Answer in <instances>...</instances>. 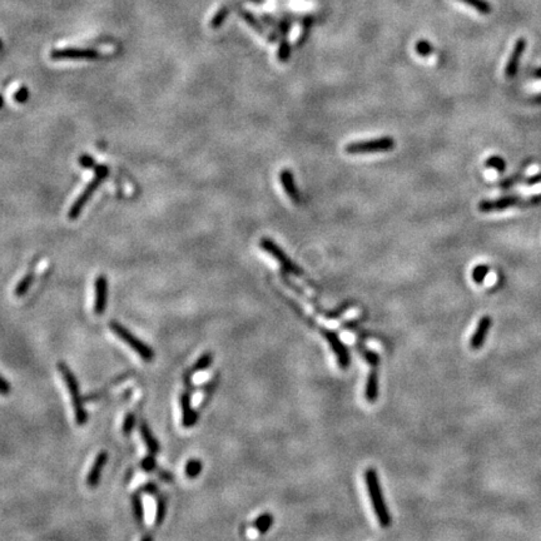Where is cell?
Masks as SVG:
<instances>
[{"label":"cell","instance_id":"obj_9","mask_svg":"<svg viewBox=\"0 0 541 541\" xmlns=\"http://www.w3.org/2000/svg\"><path fill=\"white\" fill-rule=\"evenodd\" d=\"M282 280H283V283H285V285L287 286V287L291 288L292 291L296 292L297 294H299V296H301L304 299H306V301H307L308 304L312 305V307L315 308V310L317 311L318 313H321L322 316H324V317H326V318H337V317H340V316L342 315L343 311H345V308L347 307V305H345V306H343V307H341L340 310L335 311V312H332V311L326 310V308L322 307V305L318 304L317 299H315V298H313V297L308 296V294L306 293V292L304 291V289H302L301 287H299L298 285H296V283H294L293 281L289 280V278L287 277V276L285 275V273H283V275H282Z\"/></svg>","mask_w":541,"mask_h":541},{"label":"cell","instance_id":"obj_3","mask_svg":"<svg viewBox=\"0 0 541 541\" xmlns=\"http://www.w3.org/2000/svg\"><path fill=\"white\" fill-rule=\"evenodd\" d=\"M109 328L118 338H121L126 345H128L135 353H138L145 362H151L154 358V351L152 347L145 345L140 338L134 336L129 329L117 321H110Z\"/></svg>","mask_w":541,"mask_h":541},{"label":"cell","instance_id":"obj_1","mask_svg":"<svg viewBox=\"0 0 541 541\" xmlns=\"http://www.w3.org/2000/svg\"><path fill=\"white\" fill-rule=\"evenodd\" d=\"M365 481H366V488L369 496L371 499V504L373 506V511L377 518L378 523L382 527H388L391 525V515L388 513L387 505L385 502L382 489H381L380 481H378L377 472L372 467L365 471Z\"/></svg>","mask_w":541,"mask_h":541},{"label":"cell","instance_id":"obj_37","mask_svg":"<svg viewBox=\"0 0 541 541\" xmlns=\"http://www.w3.org/2000/svg\"><path fill=\"white\" fill-rule=\"evenodd\" d=\"M10 391H12V386H10V383L8 382V381L5 380L2 375H0V395L7 396V395L10 394Z\"/></svg>","mask_w":541,"mask_h":541},{"label":"cell","instance_id":"obj_8","mask_svg":"<svg viewBox=\"0 0 541 541\" xmlns=\"http://www.w3.org/2000/svg\"><path fill=\"white\" fill-rule=\"evenodd\" d=\"M523 199V197L519 196H505L496 199H484L478 203V211L483 213L502 212L511 207H521Z\"/></svg>","mask_w":541,"mask_h":541},{"label":"cell","instance_id":"obj_30","mask_svg":"<svg viewBox=\"0 0 541 541\" xmlns=\"http://www.w3.org/2000/svg\"><path fill=\"white\" fill-rule=\"evenodd\" d=\"M460 2L465 3V4L470 5V7L475 8L478 13L481 14H490L491 13V5L489 4L486 0H460Z\"/></svg>","mask_w":541,"mask_h":541},{"label":"cell","instance_id":"obj_4","mask_svg":"<svg viewBox=\"0 0 541 541\" xmlns=\"http://www.w3.org/2000/svg\"><path fill=\"white\" fill-rule=\"evenodd\" d=\"M396 143L392 137H380L375 139L361 140V142L350 143L345 147L347 154H373V153H386L391 152L395 148Z\"/></svg>","mask_w":541,"mask_h":541},{"label":"cell","instance_id":"obj_36","mask_svg":"<svg viewBox=\"0 0 541 541\" xmlns=\"http://www.w3.org/2000/svg\"><path fill=\"white\" fill-rule=\"evenodd\" d=\"M78 162H79L80 166L84 167V168H94V167H96L94 158L89 156V154H83V156H80Z\"/></svg>","mask_w":541,"mask_h":541},{"label":"cell","instance_id":"obj_13","mask_svg":"<svg viewBox=\"0 0 541 541\" xmlns=\"http://www.w3.org/2000/svg\"><path fill=\"white\" fill-rule=\"evenodd\" d=\"M96 301H94V312L96 315L102 316L107 307L108 301V281L104 275H99L96 280Z\"/></svg>","mask_w":541,"mask_h":541},{"label":"cell","instance_id":"obj_24","mask_svg":"<svg viewBox=\"0 0 541 541\" xmlns=\"http://www.w3.org/2000/svg\"><path fill=\"white\" fill-rule=\"evenodd\" d=\"M203 469L202 461L199 459H191L187 461L185 473L188 478H196L201 475Z\"/></svg>","mask_w":541,"mask_h":541},{"label":"cell","instance_id":"obj_27","mask_svg":"<svg viewBox=\"0 0 541 541\" xmlns=\"http://www.w3.org/2000/svg\"><path fill=\"white\" fill-rule=\"evenodd\" d=\"M485 167L496 170L497 173H504L506 170V162L500 156H491L485 161Z\"/></svg>","mask_w":541,"mask_h":541},{"label":"cell","instance_id":"obj_16","mask_svg":"<svg viewBox=\"0 0 541 541\" xmlns=\"http://www.w3.org/2000/svg\"><path fill=\"white\" fill-rule=\"evenodd\" d=\"M181 410H182V425L185 427H192L197 423V412L191 402V395L185 391L179 396Z\"/></svg>","mask_w":541,"mask_h":541},{"label":"cell","instance_id":"obj_23","mask_svg":"<svg viewBox=\"0 0 541 541\" xmlns=\"http://www.w3.org/2000/svg\"><path fill=\"white\" fill-rule=\"evenodd\" d=\"M34 278H35V276H34L33 272L26 273V275L24 276L23 278H21L20 282L18 283L17 287H15V291H14L15 296H17V297H23L24 294L28 293L29 288H31L32 285H33Z\"/></svg>","mask_w":541,"mask_h":541},{"label":"cell","instance_id":"obj_28","mask_svg":"<svg viewBox=\"0 0 541 541\" xmlns=\"http://www.w3.org/2000/svg\"><path fill=\"white\" fill-rule=\"evenodd\" d=\"M358 350L370 366L371 367L378 366V364H380V356H378L375 351L370 350V348H367L366 346H364V345H358Z\"/></svg>","mask_w":541,"mask_h":541},{"label":"cell","instance_id":"obj_22","mask_svg":"<svg viewBox=\"0 0 541 541\" xmlns=\"http://www.w3.org/2000/svg\"><path fill=\"white\" fill-rule=\"evenodd\" d=\"M239 15L242 17L243 20H245V23L247 24L248 26H251L253 31H256L257 33L264 35V28H263V25H262L261 20H258V19L254 17L252 13L247 12V10H241Z\"/></svg>","mask_w":541,"mask_h":541},{"label":"cell","instance_id":"obj_40","mask_svg":"<svg viewBox=\"0 0 541 541\" xmlns=\"http://www.w3.org/2000/svg\"><path fill=\"white\" fill-rule=\"evenodd\" d=\"M541 182V174H537L535 175V177H531L529 178V179L525 181V185H529V186H532V185H536V183H540Z\"/></svg>","mask_w":541,"mask_h":541},{"label":"cell","instance_id":"obj_18","mask_svg":"<svg viewBox=\"0 0 541 541\" xmlns=\"http://www.w3.org/2000/svg\"><path fill=\"white\" fill-rule=\"evenodd\" d=\"M139 431H140V435H142L143 441H144L145 446H147L148 451H149V454H153V455L158 454L159 443H158V441L156 440V437L153 436L152 431H151V427L148 426V424L145 423V421H142V423H140Z\"/></svg>","mask_w":541,"mask_h":541},{"label":"cell","instance_id":"obj_29","mask_svg":"<svg viewBox=\"0 0 541 541\" xmlns=\"http://www.w3.org/2000/svg\"><path fill=\"white\" fill-rule=\"evenodd\" d=\"M167 514V504L166 500L163 496L157 497V513H156V520H154V525L156 526H161L163 524L164 518H166Z\"/></svg>","mask_w":541,"mask_h":541},{"label":"cell","instance_id":"obj_2","mask_svg":"<svg viewBox=\"0 0 541 541\" xmlns=\"http://www.w3.org/2000/svg\"><path fill=\"white\" fill-rule=\"evenodd\" d=\"M58 370L59 372H61V375L63 376V380L64 382H66L68 391H69V395L72 396V404L73 408H74L75 421H77V424L79 425V426H83V425H85L86 421H88V413H86L84 404H83V399L82 395H80L79 383H78L77 377H75L74 373L72 372V370L68 367L66 362H59Z\"/></svg>","mask_w":541,"mask_h":541},{"label":"cell","instance_id":"obj_33","mask_svg":"<svg viewBox=\"0 0 541 541\" xmlns=\"http://www.w3.org/2000/svg\"><path fill=\"white\" fill-rule=\"evenodd\" d=\"M135 425V415L134 413L129 412L127 413V416L124 417V421H123V425H122V432H123L124 436H129L132 432V430H133Z\"/></svg>","mask_w":541,"mask_h":541},{"label":"cell","instance_id":"obj_45","mask_svg":"<svg viewBox=\"0 0 541 541\" xmlns=\"http://www.w3.org/2000/svg\"><path fill=\"white\" fill-rule=\"evenodd\" d=\"M0 48H2V40H0Z\"/></svg>","mask_w":541,"mask_h":541},{"label":"cell","instance_id":"obj_17","mask_svg":"<svg viewBox=\"0 0 541 541\" xmlns=\"http://www.w3.org/2000/svg\"><path fill=\"white\" fill-rule=\"evenodd\" d=\"M365 396L369 402H373L377 400L378 396V372L377 367H371V371L369 372L366 381V387H365Z\"/></svg>","mask_w":541,"mask_h":541},{"label":"cell","instance_id":"obj_31","mask_svg":"<svg viewBox=\"0 0 541 541\" xmlns=\"http://www.w3.org/2000/svg\"><path fill=\"white\" fill-rule=\"evenodd\" d=\"M415 50L420 56H423V58H427V56H430L432 53H434V47H432L431 43L427 42L426 39H421L416 43Z\"/></svg>","mask_w":541,"mask_h":541},{"label":"cell","instance_id":"obj_39","mask_svg":"<svg viewBox=\"0 0 541 541\" xmlns=\"http://www.w3.org/2000/svg\"><path fill=\"white\" fill-rule=\"evenodd\" d=\"M276 28H277L278 33L282 35V38H283V37H286V35L288 34L289 29H291V23H289V21H287V20H282L280 24H277V26H276Z\"/></svg>","mask_w":541,"mask_h":541},{"label":"cell","instance_id":"obj_35","mask_svg":"<svg viewBox=\"0 0 541 541\" xmlns=\"http://www.w3.org/2000/svg\"><path fill=\"white\" fill-rule=\"evenodd\" d=\"M14 99H15V102L20 103V104H24V103L28 102V99H29L28 88H26V86H20V88L15 92Z\"/></svg>","mask_w":541,"mask_h":541},{"label":"cell","instance_id":"obj_14","mask_svg":"<svg viewBox=\"0 0 541 541\" xmlns=\"http://www.w3.org/2000/svg\"><path fill=\"white\" fill-rule=\"evenodd\" d=\"M492 326V320L491 317H489V316H484V317L480 318V321H478L477 323V327H476L475 332H473V335L471 336V340H470V347L472 348V350H480L481 347L484 346V343H485V340L486 337H488V334L489 331H490Z\"/></svg>","mask_w":541,"mask_h":541},{"label":"cell","instance_id":"obj_43","mask_svg":"<svg viewBox=\"0 0 541 541\" xmlns=\"http://www.w3.org/2000/svg\"><path fill=\"white\" fill-rule=\"evenodd\" d=\"M534 77L536 78V79H541V68H537V69L535 70Z\"/></svg>","mask_w":541,"mask_h":541},{"label":"cell","instance_id":"obj_10","mask_svg":"<svg viewBox=\"0 0 541 541\" xmlns=\"http://www.w3.org/2000/svg\"><path fill=\"white\" fill-rule=\"evenodd\" d=\"M99 56L101 54L91 48H64V49H54L50 53V58L53 61H67V59L94 61V59H98Z\"/></svg>","mask_w":541,"mask_h":541},{"label":"cell","instance_id":"obj_32","mask_svg":"<svg viewBox=\"0 0 541 541\" xmlns=\"http://www.w3.org/2000/svg\"><path fill=\"white\" fill-rule=\"evenodd\" d=\"M489 270H490V268H489L488 266H485V264H478V266H476L472 270V280L475 281L477 285H481V283L484 282V280L486 278V276H488Z\"/></svg>","mask_w":541,"mask_h":541},{"label":"cell","instance_id":"obj_21","mask_svg":"<svg viewBox=\"0 0 541 541\" xmlns=\"http://www.w3.org/2000/svg\"><path fill=\"white\" fill-rule=\"evenodd\" d=\"M132 507H133L135 521L140 527H143V525H144V508H143L142 499H140L138 494L132 495Z\"/></svg>","mask_w":541,"mask_h":541},{"label":"cell","instance_id":"obj_20","mask_svg":"<svg viewBox=\"0 0 541 541\" xmlns=\"http://www.w3.org/2000/svg\"><path fill=\"white\" fill-rule=\"evenodd\" d=\"M272 525H273V515L269 513H264V514H262V515H259L258 518L254 520L253 527L257 530L258 534L264 535L270 529Z\"/></svg>","mask_w":541,"mask_h":541},{"label":"cell","instance_id":"obj_41","mask_svg":"<svg viewBox=\"0 0 541 541\" xmlns=\"http://www.w3.org/2000/svg\"><path fill=\"white\" fill-rule=\"evenodd\" d=\"M262 20H263L266 24H268V25L277 26V23L275 21V19H273L272 17H269V15H267V14H264L263 17H262Z\"/></svg>","mask_w":541,"mask_h":541},{"label":"cell","instance_id":"obj_42","mask_svg":"<svg viewBox=\"0 0 541 541\" xmlns=\"http://www.w3.org/2000/svg\"><path fill=\"white\" fill-rule=\"evenodd\" d=\"M159 476H162V477L164 478V480L167 481V483H170V480H172V475H169V473H167L166 471H161L159 472Z\"/></svg>","mask_w":541,"mask_h":541},{"label":"cell","instance_id":"obj_5","mask_svg":"<svg viewBox=\"0 0 541 541\" xmlns=\"http://www.w3.org/2000/svg\"><path fill=\"white\" fill-rule=\"evenodd\" d=\"M259 246L281 264V267H282V269L285 270L286 273L296 276V277H304V269L299 268V267L289 258L287 254L283 252L282 248L278 247L270 238H262V239L259 241Z\"/></svg>","mask_w":541,"mask_h":541},{"label":"cell","instance_id":"obj_15","mask_svg":"<svg viewBox=\"0 0 541 541\" xmlns=\"http://www.w3.org/2000/svg\"><path fill=\"white\" fill-rule=\"evenodd\" d=\"M108 461V453L107 451H101L94 460L93 465L91 467V471H89L88 476H86V485L89 488H96L97 485L101 481L102 471L104 469L105 464Z\"/></svg>","mask_w":541,"mask_h":541},{"label":"cell","instance_id":"obj_44","mask_svg":"<svg viewBox=\"0 0 541 541\" xmlns=\"http://www.w3.org/2000/svg\"><path fill=\"white\" fill-rule=\"evenodd\" d=\"M3 104H4V99H3V97L0 96V108L3 107Z\"/></svg>","mask_w":541,"mask_h":541},{"label":"cell","instance_id":"obj_19","mask_svg":"<svg viewBox=\"0 0 541 541\" xmlns=\"http://www.w3.org/2000/svg\"><path fill=\"white\" fill-rule=\"evenodd\" d=\"M213 362V353L212 352H205L203 353V355L199 357L198 359H197L196 362H194L193 366L191 367L189 370H187V373H189V375H194V373H198L201 371H204V370H207L208 367L212 365Z\"/></svg>","mask_w":541,"mask_h":541},{"label":"cell","instance_id":"obj_34","mask_svg":"<svg viewBox=\"0 0 541 541\" xmlns=\"http://www.w3.org/2000/svg\"><path fill=\"white\" fill-rule=\"evenodd\" d=\"M140 467H142V470H144L145 472H152L153 470L156 469L157 462H156V459H154L153 454H149V455L145 456L144 459L142 460V462H140Z\"/></svg>","mask_w":541,"mask_h":541},{"label":"cell","instance_id":"obj_7","mask_svg":"<svg viewBox=\"0 0 541 541\" xmlns=\"http://www.w3.org/2000/svg\"><path fill=\"white\" fill-rule=\"evenodd\" d=\"M104 179H105L104 175L96 174V177L93 178V181H91V183H89V185L85 187L84 191H83L82 193H80V196L78 197L77 201L73 203V205L70 207L69 212H68V217H69V220H75V218L79 217L80 213H82V211L84 209L86 203L91 201V198H92V196L94 194V192L97 191V188H98V187L102 185V182Z\"/></svg>","mask_w":541,"mask_h":541},{"label":"cell","instance_id":"obj_12","mask_svg":"<svg viewBox=\"0 0 541 541\" xmlns=\"http://www.w3.org/2000/svg\"><path fill=\"white\" fill-rule=\"evenodd\" d=\"M280 182L282 185L283 189H285L286 194L288 196V198L291 199L292 203L296 205H299L302 202V197L299 194L298 188H297L296 182H294V175L292 173V170L289 169H282L280 173Z\"/></svg>","mask_w":541,"mask_h":541},{"label":"cell","instance_id":"obj_26","mask_svg":"<svg viewBox=\"0 0 541 541\" xmlns=\"http://www.w3.org/2000/svg\"><path fill=\"white\" fill-rule=\"evenodd\" d=\"M229 12H231V10H229V7H227V5L226 7L220 8V9L216 12V14L213 15V18L211 19V23H209L211 28L212 29L221 28V26L224 24V21H226L227 17H228Z\"/></svg>","mask_w":541,"mask_h":541},{"label":"cell","instance_id":"obj_25","mask_svg":"<svg viewBox=\"0 0 541 541\" xmlns=\"http://www.w3.org/2000/svg\"><path fill=\"white\" fill-rule=\"evenodd\" d=\"M291 54H292L291 44H289L288 40L286 39V37H283L282 39H281L280 45H278V50H277L278 62H280V63H287V62L289 61V58H291Z\"/></svg>","mask_w":541,"mask_h":541},{"label":"cell","instance_id":"obj_38","mask_svg":"<svg viewBox=\"0 0 541 541\" xmlns=\"http://www.w3.org/2000/svg\"><path fill=\"white\" fill-rule=\"evenodd\" d=\"M139 491L148 495H156L157 492H158V486L154 483H147L144 486H142V488L139 489Z\"/></svg>","mask_w":541,"mask_h":541},{"label":"cell","instance_id":"obj_6","mask_svg":"<svg viewBox=\"0 0 541 541\" xmlns=\"http://www.w3.org/2000/svg\"><path fill=\"white\" fill-rule=\"evenodd\" d=\"M321 332L322 335L326 337V340L328 341L329 346H331L332 351H334V355L336 356L337 358L338 366H340L341 369H347L351 364V357L347 346L341 341L338 334L336 331H334V329L321 327Z\"/></svg>","mask_w":541,"mask_h":541},{"label":"cell","instance_id":"obj_11","mask_svg":"<svg viewBox=\"0 0 541 541\" xmlns=\"http://www.w3.org/2000/svg\"><path fill=\"white\" fill-rule=\"evenodd\" d=\"M525 49H526V40H525V38H519L516 40L515 45H514L510 56H508L506 67H505V75L507 78H514L516 75Z\"/></svg>","mask_w":541,"mask_h":541}]
</instances>
